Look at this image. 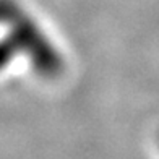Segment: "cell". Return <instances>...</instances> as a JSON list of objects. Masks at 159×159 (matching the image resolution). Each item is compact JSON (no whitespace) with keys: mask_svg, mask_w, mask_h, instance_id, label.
<instances>
[{"mask_svg":"<svg viewBox=\"0 0 159 159\" xmlns=\"http://www.w3.org/2000/svg\"><path fill=\"white\" fill-rule=\"evenodd\" d=\"M0 73L15 60H26L42 78L63 71V55L46 31L13 0H0Z\"/></svg>","mask_w":159,"mask_h":159,"instance_id":"obj_1","label":"cell"}]
</instances>
